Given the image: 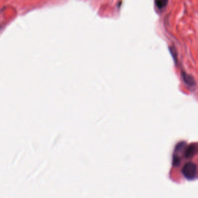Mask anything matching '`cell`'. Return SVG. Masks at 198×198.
<instances>
[{
    "instance_id": "6da1fadb",
    "label": "cell",
    "mask_w": 198,
    "mask_h": 198,
    "mask_svg": "<svg viewBox=\"0 0 198 198\" xmlns=\"http://www.w3.org/2000/svg\"><path fill=\"white\" fill-rule=\"evenodd\" d=\"M182 172L184 177L188 180H194L197 175V167L194 163L188 162L183 167Z\"/></svg>"
},
{
    "instance_id": "7a4b0ae2",
    "label": "cell",
    "mask_w": 198,
    "mask_h": 198,
    "mask_svg": "<svg viewBox=\"0 0 198 198\" xmlns=\"http://www.w3.org/2000/svg\"><path fill=\"white\" fill-rule=\"evenodd\" d=\"M196 147L194 146V145H191L189 147H188L185 152V156L187 158H190L192 157L194 154L196 152Z\"/></svg>"
},
{
    "instance_id": "3957f363",
    "label": "cell",
    "mask_w": 198,
    "mask_h": 198,
    "mask_svg": "<svg viewBox=\"0 0 198 198\" xmlns=\"http://www.w3.org/2000/svg\"><path fill=\"white\" fill-rule=\"evenodd\" d=\"M155 3L159 9H162L167 5L168 0H155Z\"/></svg>"
},
{
    "instance_id": "277c9868",
    "label": "cell",
    "mask_w": 198,
    "mask_h": 198,
    "mask_svg": "<svg viewBox=\"0 0 198 198\" xmlns=\"http://www.w3.org/2000/svg\"><path fill=\"white\" fill-rule=\"evenodd\" d=\"M183 79H184V80L185 81V82L186 83H187L188 85H192L193 86V83H194V80L192 78V77L190 76L189 75H186L185 73H183Z\"/></svg>"
}]
</instances>
